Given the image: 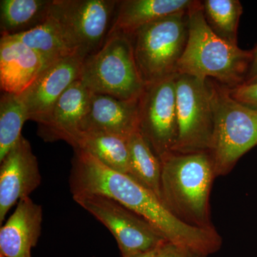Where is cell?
Instances as JSON below:
<instances>
[{"mask_svg": "<svg viewBox=\"0 0 257 257\" xmlns=\"http://www.w3.org/2000/svg\"><path fill=\"white\" fill-rule=\"evenodd\" d=\"M69 187L72 197L98 194L114 199L146 219L175 246L188 242L194 233L192 226L173 215L155 193L82 150H74Z\"/></svg>", "mask_w": 257, "mask_h": 257, "instance_id": "obj_1", "label": "cell"}, {"mask_svg": "<svg viewBox=\"0 0 257 257\" xmlns=\"http://www.w3.org/2000/svg\"><path fill=\"white\" fill-rule=\"evenodd\" d=\"M161 201L184 224L216 229L211 221L210 194L216 178L209 153L172 152L161 159Z\"/></svg>", "mask_w": 257, "mask_h": 257, "instance_id": "obj_2", "label": "cell"}, {"mask_svg": "<svg viewBox=\"0 0 257 257\" xmlns=\"http://www.w3.org/2000/svg\"><path fill=\"white\" fill-rule=\"evenodd\" d=\"M188 15V40L177 73L213 79L229 89L243 84L252 50H243L216 36L206 23L202 2L194 1Z\"/></svg>", "mask_w": 257, "mask_h": 257, "instance_id": "obj_3", "label": "cell"}, {"mask_svg": "<svg viewBox=\"0 0 257 257\" xmlns=\"http://www.w3.org/2000/svg\"><path fill=\"white\" fill-rule=\"evenodd\" d=\"M214 112L209 153L216 177L227 175L239 159L257 145V111L240 104L229 88L208 79Z\"/></svg>", "mask_w": 257, "mask_h": 257, "instance_id": "obj_4", "label": "cell"}, {"mask_svg": "<svg viewBox=\"0 0 257 257\" xmlns=\"http://www.w3.org/2000/svg\"><path fill=\"white\" fill-rule=\"evenodd\" d=\"M188 11L159 19L128 36L145 85L177 74L188 40Z\"/></svg>", "mask_w": 257, "mask_h": 257, "instance_id": "obj_5", "label": "cell"}, {"mask_svg": "<svg viewBox=\"0 0 257 257\" xmlns=\"http://www.w3.org/2000/svg\"><path fill=\"white\" fill-rule=\"evenodd\" d=\"M81 81L94 94L121 100H138L145 84L139 72L130 37L114 34L83 60Z\"/></svg>", "mask_w": 257, "mask_h": 257, "instance_id": "obj_6", "label": "cell"}, {"mask_svg": "<svg viewBox=\"0 0 257 257\" xmlns=\"http://www.w3.org/2000/svg\"><path fill=\"white\" fill-rule=\"evenodd\" d=\"M176 89L178 135L172 152L208 153L214 126L208 79L177 74Z\"/></svg>", "mask_w": 257, "mask_h": 257, "instance_id": "obj_7", "label": "cell"}, {"mask_svg": "<svg viewBox=\"0 0 257 257\" xmlns=\"http://www.w3.org/2000/svg\"><path fill=\"white\" fill-rule=\"evenodd\" d=\"M73 199L109 230L121 257L152 251L167 242L149 221L114 199L98 194L76 195Z\"/></svg>", "mask_w": 257, "mask_h": 257, "instance_id": "obj_8", "label": "cell"}, {"mask_svg": "<svg viewBox=\"0 0 257 257\" xmlns=\"http://www.w3.org/2000/svg\"><path fill=\"white\" fill-rule=\"evenodd\" d=\"M119 0H52L50 15L58 22L85 58L109 36Z\"/></svg>", "mask_w": 257, "mask_h": 257, "instance_id": "obj_9", "label": "cell"}, {"mask_svg": "<svg viewBox=\"0 0 257 257\" xmlns=\"http://www.w3.org/2000/svg\"><path fill=\"white\" fill-rule=\"evenodd\" d=\"M176 75L146 84L138 99V130L159 159L172 152L178 135Z\"/></svg>", "mask_w": 257, "mask_h": 257, "instance_id": "obj_10", "label": "cell"}, {"mask_svg": "<svg viewBox=\"0 0 257 257\" xmlns=\"http://www.w3.org/2000/svg\"><path fill=\"white\" fill-rule=\"evenodd\" d=\"M0 224L22 199L30 197L42 182L38 160L30 142L22 137L0 161Z\"/></svg>", "mask_w": 257, "mask_h": 257, "instance_id": "obj_11", "label": "cell"}, {"mask_svg": "<svg viewBox=\"0 0 257 257\" xmlns=\"http://www.w3.org/2000/svg\"><path fill=\"white\" fill-rule=\"evenodd\" d=\"M83 60L81 56L74 55L50 64L20 94L28 110L29 120L38 124L45 119L61 95L79 80Z\"/></svg>", "mask_w": 257, "mask_h": 257, "instance_id": "obj_12", "label": "cell"}, {"mask_svg": "<svg viewBox=\"0 0 257 257\" xmlns=\"http://www.w3.org/2000/svg\"><path fill=\"white\" fill-rule=\"evenodd\" d=\"M92 94L79 79L75 81L37 124V135L47 143L62 140L70 145L82 131Z\"/></svg>", "mask_w": 257, "mask_h": 257, "instance_id": "obj_13", "label": "cell"}, {"mask_svg": "<svg viewBox=\"0 0 257 257\" xmlns=\"http://www.w3.org/2000/svg\"><path fill=\"white\" fill-rule=\"evenodd\" d=\"M46 68L35 51L13 36L0 39V88L2 92L21 94Z\"/></svg>", "mask_w": 257, "mask_h": 257, "instance_id": "obj_14", "label": "cell"}, {"mask_svg": "<svg viewBox=\"0 0 257 257\" xmlns=\"http://www.w3.org/2000/svg\"><path fill=\"white\" fill-rule=\"evenodd\" d=\"M43 221L41 205L30 197L18 202L9 219L0 229V257H32L40 239Z\"/></svg>", "mask_w": 257, "mask_h": 257, "instance_id": "obj_15", "label": "cell"}, {"mask_svg": "<svg viewBox=\"0 0 257 257\" xmlns=\"http://www.w3.org/2000/svg\"><path fill=\"white\" fill-rule=\"evenodd\" d=\"M138 99L121 100L92 93L81 132H101L127 139L138 130Z\"/></svg>", "mask_w": 257, "mask_h": 257, "instance_id": "obj_16", "label": "cell"}, {"mask_svg": "<svg viewBox=\"0 0 257 257\" xmlns=\"http://www.w3.org/2000/svg\"><path fill=\"white\" fill-rule=\"evenodd\" d=\"M194 3V0H119L109 36L114 34L130 36L159 19L188 11Z\"/></svg>", "mask_w": 257, "mask_h": 257, "instance_id": "obj_17", "label": "cell"}, {"mask_svg": "<svg viewBox=\"0 0 257 257\" xmlns=\"http://www.w3.org/2000/svg\"><path fill=\"white\" fill-rule=\"evenodd\" d=\"M13 37L38 54L46 67L69 56L79 55L63 28L50 15L40 26Z\"/></svg>", "mask_w": 257, "mask_h": 257, "instance_id": "obj_18", "label": "cell"}, {"mask_svg": "<svg viewBox=\"0 0 257 257\" xmlns=\"http://www.w3.org/2000/svg\"><path fill=\"white\" fill-rule=\"evenodd\" d=\"M70 145L74 150L87 152L111 170L130 174L126 138L101 132H81Z\"/></svg>", "mask_w": 257, "mask_h": 257, "instance_id": "obj_19", "label": "cell"}, {"mask_svg": "<svg viewBox=\"0 0 257 257\" xmlns=\"http://www.w3.org/2000/svg\"><path fill=\"white\" fill-rule=\"evenodd\" d=\"M52 0H1V36H13L40 26L50 17Z\"/></svg>", "mask_w": 257, "mask_h": 257, "instance_id": "obj_20", "label": "cell"}, {"mask_svg": "<svg viewBox=\"0 0 257 257\" xmlns=\"http://www.w3.org/2000/svg\"><path fill=\"white\" fill-rule=\"evenodd\" d=\"M130 155L128 175L152 191L161 200L162 163L146 140L138 131L127 138Z\"/></svg>", "mask_w": 257, "mask_h": 257, "instance_id": "obj_21", "label": "cell"}, {"mask_svg": "<svg viewBox=\"0 0 257 257\" xmlns=\"http://www.w3.org/2000/svg\"><path fill=\"white\" fill-rule=\"evenodd\" d=\"M203 14L211 31L231 45H238V28L243 7L239 0H204Z\"/></svg>", "mask_w": 257, "mask_h": 257, "instance_id": "obj_22", "label": "cell"}, {"mask_svg": "<svg viewBox=\"0 0 257 257\" xmlns=\"http://www.w3.org/2000/svg\"><path fill=\"white\" fill-rule=\"evenodd\" d=\"M29 120L26 106L18 94L2 92L0 96V161L23 137L22 130Z\"/></svg>", "mask_w": 257, "mask_h": 257, "instance_id": "obj_23", "label": "cell"}, {"mask_svg": "<svg viewBox=\"0 0 257 257\" xmlns=\"http://www.w3.org/2000/svg\"><path fill=\"white\" fill-rule=\"evenodd\" d=\"M230 95L240 104L257 111V84H243L229 89Z\"/></svg>", "mask_w": 257, "mask_h": 257, "instance_id": "obj_24", "label": "cell"}, {"mask_svg": "<svg viewBox=\"0 0 257 257\" xmlns=\"http://www.w3.org/2000/svg\"><path fill=\"white\" fill-rule=\"evenodd\" d=\"M243 84H257V45L252 50V58Z\"/></svg>", "mask_w": 257, "mask_h": 257, "instance_id": "obj_25", "label": "cell"}, {"mask_svg": "<svg viewBox=\"0 0 257 257\" xmlns=\"http://www.w3.org/2000/svg\"><path fill=\"white\" fill-rule=\"evenodd\" d=\"M179 252L180 248H177L172 243L167 242L161 246L157 257H179Z\"/></svg>", "mask_w": 257, "mask_h": 257, "instance_id": "obj_26", "label": "cell"}, {"mask_svg": "<svg viewBox=\"0 0 257 257\" xmlns=\"http://www.w3.org/2000/svg\"><path fill=\"white\" fill-rule=\"evenodd\" d=\"M164 245V244H163ZM160 248L152 250V251H146V252L136 253V254L131 255L126 257H157L158 256Z\"/></svg>", "mask_w": 257, "mask_h": 257, "instance_id": "obj_27", "label": "cell"}, {"mask_svg": "<svg viewBox=\"0 0 257 257\" xmlns=\"http://www.w3.org/2000/svg\"><path fill=\"white\" fill-rule=\"evenodd\" d=\"M179 257H207L204 256V255L201 254V253H198L194 252V251H189V250L181 249L180 252H179Z\"/></svg>", "mask_w": 257, "mask_h": 257, "instance_id": "obj_28", "label": "cell"}]
</instances>
